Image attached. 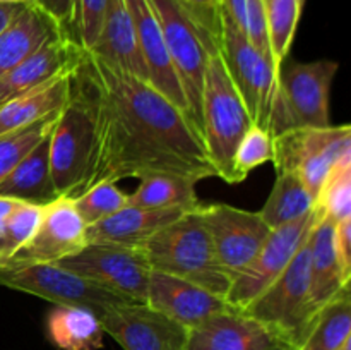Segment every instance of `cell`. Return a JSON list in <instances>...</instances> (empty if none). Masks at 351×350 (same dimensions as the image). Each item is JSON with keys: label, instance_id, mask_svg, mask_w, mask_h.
<instances>
[{"label": "cell", "instance_id": "d6986e66", "mask_svg": "<svg viewBox=\"0 0 351 350\" xmlns=\"http://www.w3.org/2000/svg\"><path fill=\"white\" fill-rule=\"evenodd\" d=\"M125 3L136 27L137 45L146 65L147 82L187 115V102L168 57L163 31L153 5L149 0H125Z\"/></svg>", "mask_w": 351, "mask_h": 350}, {"label": "cell", "instance_id": "f1b7e54d", "mask_svg": "<svg viewBox=\"0 0 351 350\" xmlns=\"http://www.w3.org/2000/svg\"><path fill=\"white\" fill-rule=\"evenodd\" d=\"M351 338L350 288L319 311L307 338L298 350H338Z\"/></svg>", "mask_w": 351, "mask_h": 350}, {"label": "cell", "instance_id": "d590c367", "mask_svg": "<svg viewBox=\"0 0 351 350\" xmlns=\"http://www.w3.org/2000/svg\"><path fill=\"white\" fill-rule=\"evenodd\" d=\"M43 213L45 206L17 201V205L14 206L3 223V237H5L7 249H9V257L29 242V239L40 226Z\"/></svg>", "mask_w": 351, "mask_h": 350}, {"label": "cell", "instance_id": "836d02e7", "mask_svg": "<svg viewBox=\"0 0 351 350\" xmlns=\"http://www.w3.org/2000/svg\"><path fill=\"white\" fill-rule=\"evenodd\" d=\"M315 209L332 223L351 218V167L332 172L319 192Z\"/></svg>", "mask_w": 351, "mask_h": 350}, {"label": "cell", "instance_id": "74e56055", "mask_svg": "<svg viewBox=\"0 0 351 350\" xmlns=\"http://www.w3.org/2000/svg\"><path fill=\"white\" fill-rule=\"evenodd\" d=\"M31 3L43 10L45 14L57 21L60 27L64 30L65 36H67V30L71 26L72 17V7H74V0H31ZM69 38V36H67Z\"/></svg>", "mask_w": 351, "mask_h": 350}, {"label": "cell", "instance_id": "9a60e30c", "mask_svg": "<svg viewBox=\"0 0 351 350\" xmlns=\"http://www.w3.org/2000/svg\"><path fill=\"white\" fill-rule=\"evenodd\" d=\"M185 350H297L273 326L230 309L189 329Z\"/></svg>", "mask_w": 351, "mask_h": 350}, {"label": "cell", "instance_id": "4fadbf2b", "mask_svg": "<svg viewBox=\"0 0 351 350\" xmlns=\"http://www.w3.org/2000/svg\"><path fill=\"white\" fill-rule=\"evenodd\" d=\"M201 216L211 237L216 259L232 281L249 266L273 232L259 211H247L223 202L201 205Z\"/></svg>", "mask_w": 351, "mask_h": 350}, {"label": "cell", "instance_id": "60d3db41", "mask_svg": "<svg viewBox=\"0 0 351 350\" xmlns=\"http://www.w3.org/2000/svg\"><path fill=\"white\" fill-rule=\"evenodd\" d=\"M17 205L16 199H10V198H0V229L3 226L5 223L7 216L10 215V211L14 209V206Z\"/></svg>", "mask_w": 351, "mask_h": 350}, {"label": "cell", "instance_id": "8fae6325", "mask_svg": "<svg viewBox=\"0 0 351 350\" xmlns=\"http://www.w3.org/2000/svg\"><path fill=\"white\" fill-rule=\"evenodd\" d=\"M93 120L81 93L71 81V96L50 134V174L58 196L74 198L88 170Z\"/></svg>", "mask_w": 351, "mask_h": 350}, {"label": "cell", "instance_id": "e0dca14e", "mask_svg": "<svg viewBox=\"0 0 351 350\" xmlns=\"http://www.w3.org/2000/svg\"><path fill=\"white\" fill-rule=\"evenodd\" d=\"M146 304L192 329L219 312L230 311L225 297L173 275L151 271Z\"/></svg>", "mask_w": 351, "mask_h": 350}, {"label": "cell", "instance_id": "277c9868", "mask_svg": "<svg viewBox=\"0 0 351 350\" xmlns=\"http://www.w3.org/2000/svg\"><path fill=\"white\" fill-rule=\"evenodd\" d=\"M160 21L173 71L187 102L192 126L202 132L201 103L208 58L218 48V34L209 31L182 0H149ZM202 137V134H201Z\"/></svg>", "mask_w": 351, "mask_h": 350}, {"label": "cell", "instance_id": "30bf717a", "mask_svg": "<svg viewBox=\"0 0 351 350\" xmlns=\"http://www.w3.org/2000/svg\"><path fill=\"white\" fill-rule=\"evenodd\" d=\"M55 264L95 281L125 301L146 304L153 268L141 247L86 244L79 253Z\"/></svg>", "mask_w": 351, "mask_h": 350}, {"label": "cell", "instance_id": "3957f363", "mask_svg": "<svg viewBox=\"0 0 351 350\" xmlns=\"http://www.w3.org/2000/svg\"><path fill=\"white\" fill-rule=\"evenodd\" d=\"M202 143L216 177L237 184L233 174L235 150L254 126L242 96L230 79L219 47L211 51L204 72L201 103Z\"/></svg>", "mask_w": 351, "mask_h": 350}, {"label": "cell", "instance_id": "7402d4cb", "mask_svg": "<svg viewBox=\"0 0 351 350\" xmlns=\"http://www.w3.org/2000/svg\"><path fill=\"white\" fill-rule=\"evenodd\" d=\"M311 301L315 311L350 288L351 271L346 270L336 249L335 223L326 216L315 222L311 232Z\"/></svg>", "mask_w": 351, "mask_h": 350}, {"label": "cell", "instance_id": "ab89813d", "mask_svg": "<svg viewBox=\"0 0 351 350\" xmlns=\"http://www.w3.org/2000/svg\"><path fill=\"white\" fill-rule=\"evenodd\" d=\"M26 3H2L0 2V31L23 10Z\"/></svg>", "mask_w": 351, "mask_h": 350}, {"label": "cell", "instance_id": "7c38bea8", "mask_svg": "<svg viewBox=\"0 0 351 350\" xmlns=\"http://www.w3.org/2000/svg\"><path fill=\"white\" fill-rule=\"evenodd\" d=\"M319 218L317 209L304 215L295 222L278 226L269 233L264 246L256 254L249 266L233 278L225 301L230 307L243 311L249 307L290 264L302 244L307 240Z\"/></svg>", "mask_w": 351, "mask_h": 350}, {"label": "cell", "instance_id": "2e32d148", "mask_svg": "<svg viewBox=\"0 0 351 350\" xmlns=\"http://www.w3.org/2000/svg\"><path fill=\"white\" fill-rule=\"evenodd\" d=\"M86 223L72 198L55 199L45 206L43 218L26 246L0 264L57 263L86 246Z\"/></svg>", "mask_w": 351, "mask_h": 350}, {"label": "cell", "instance_id": "8d00e7d4", "mask_svg": "<svg viewBox=\"0 0 351 350\" xmlns=\"http://www.w3.org/2000/svg\"><path fill=\"white\" fill-rule=\"evenodd\" d=\"M191 12L215 34L219 36V5L218 0H182Z\"/></svg>", "mask_w": 351, "mask_h": 350}, {"label": "cell", "instance_id": "d6a6232c", "mask_svg": "<svg viewBox=\"0 0 351 350\" xmlns=\"http://www.w3.org/2000/svg\"><path fill=\"white\" fill-rule=\"evenodd\" d=\"M72 201L86 225H93L127 206V194L115 182H103L72 198Z\"/></svg>", "mask_w": 351, "mask_h": 350}, {"label": "cell", "instance_id": "603a6c76", "mask_svg": "<svg viewBox=\"0 0 351 350\" xmlns=\"http://www.w3.org/2000/svg\"><path fill=\"white\" fill-rule=\"evenodd\" d=\"M58 36H65L60 24L34 3H26L0 31V75Z\"/></svg>", "mask_w": 351, "mask_h": 350}, {"label": "cell", "instance_id": "cb8c5ba5", "mask_svg": "<svg viewBox=\"0 0 351 350\" xmlns=\"http://www.w3.org/2000/svg\"><path fill=\"white\" fill-rule=\"evenodd\" d=\"M50 134L45 136L3 180H0V198L38 206H48L60 198L50 174Z\"/></svg>", "mask_w": 351, "mask_h": 350}, {"label": "cell", "instance_id": "e575fe53", "mask_svg": "<svg viewBox=\"0 0 351 350\" xmlns=\"http://www.w3.org/2000/svg\"><path fill=\"white\" fill-rule=\"evenodd\" d=\"M108 0H74L67 36L82 50L89 51L99 34Z\"/></svg>", "mask_w": 351, "mask_h": 350}, {"label": "cell", "instance_id": "5bb4252c", "mask_svg": "<svg viewBox=\"0 0 351 350\" xmlns=\"http://www.w3.org/2000/svg\"><path fill=\"white\" fill-rule=\"evenodd\" d=\"M103 331L123 350H185L189 328L144 302H125L99 316Z\"/></svg>", "mask_w": 351, "mask_h": 350}, {"label": "cell", "instance_id": "44dd1931", "mask_svg": "<svg viewBox=\"0 0 351 350\" xmlns=\"http://www.w3.org/2000/svg\"><path fill=\"white\" fill-rule=\"evenodd\" d=\"M89 51L112 67L147 81L146 65L141 57L136 27L125 0H108L99 34Z\"/></svg>", "mask_w": 351, "mask_h": 350}, {"label": "cell", "instance_id": "484cf974", "mask_svg": "<svg viewBox=\"0 0 351 350\" xmlns=\"http://www.w3.org/2000/svg\"><path fill=\"white\" fill-rule=\"evenodd\" d=\"M48 338L60 350H99L103 326L93 311L77 305H57L47 321Z\"/></svg>", "mask_w": 351, "mask_h": 350}, {"label": "cell", "instance_id": "7bdbcfd3", "mask_svg": "<svg viewBox=\"0 0 351 350\" xmlns=\"http://www.w3.org/2000/svg\"><path fill=\"white\" fill-rule=\"evenodd\" d=\"M338 350H351V338H350V340H346V342L343 343V345L339 347Z\"/></svg>", "mask_w": 351, "mask_h": 350}, {"label": "cell", "instance_id": "b9f144b4", "mask_svg": "<svg viewBox=\"0 0 351 350\" xmlns=\"http://www.w3.org/2000/svg\"><path fill=\"white\" fill-rule=\"evenodd\" d=\"M2 3H31V0H0Z\"/></svg>", "mask_w": 351, "mask_h": 350}, {"label": "cell", "instance_id": "52a82bcc", "mask_svg": "<svg viewBox=\"0 0 351 350\" xmlns=\"http://www.w3.org/2000/svg\"><path fill=\"white\" fill-rule=\"evenodd\" d=\"M307 237L283 273L249 305L247 316L283 333L297 350L307 338L319 312L311 301V244Z\"/></svg>", "mask_w": 351, "mask_h": 350}, {"label": "cell", "instance_id": "83f0119b", "mask_svg": "<svg viewBox=\"0 0 351 350\" xmlns=\"http://www.w3.org/2000/svg\"><path fill=\"white\" fill-rule=\"evenodd\" d=\"M314 208V196L295 172H276V180L259 215L274 230L302 218Z\"/></svg>", "mask_w": 351, "mask_h": 350}, {"label": "cell", "instance_id": "f546056e", "mask_svg": "<svg viewBox=\"0 0 351 350\" xmlns=\"http://www.w3.org/2000/svg\"><path fill=\"white\" fill-rule=\"evenodd\" d=\"M304 3L305 0H264L267 40H269L271 57L278 71L290 55Z\"/></svg>", "mask_w": 351, "mask_h": 350}, {"label": "cell", "instance_id": "4dcf8cb0", "mask_svg": "<svg viewBox=\"0 0 351 350\" xmlns=\"http://www.w3.org/2000/svg\"><path fill=\"white\" fill-rule=\"evenodd\" d=\"M60 113L62 108L29 126L0 134V180H3L27 153L53 130Z\"/></svg>", "mask_w": 351, "mask_h": 350}, {"label": "cell", "instance_id": "1f68e13d", "mask_svg": "<svg viewBox=\"0 0 351 350\" xmlns=\"http://www.w3.org/2000/svg\"><path fill=\"white\" fill-rule=\"evenodd\" d=\"M274 160V137L263 127L254 124L239 143L233 156V174L237 184L261 165Z\"/></svg>", "mask_w": 351, "mask_h": 350}, {"label": "cell", "instance_id": "ffe728a7", "mask_svg": "<svg viewBox=\"0 0 351 350\" xmlns=\"http://www.w3.org/2000/svg\"><path fill=\"white\" fill-rule=\"evenodd\" d=\"M189 209L194 208H139L127 205L108 218L86 226V242L141 247Z\"/></svg>", "mask_w": 351, "mask_h": 350}, {"label": "cell", "instance_id": "ac0fdd59", "mask_svg": "<svg viewBox=\"0 0 351 350\" xmlns=\"http://www.w3.org/2000/svg\"><path fill=\"white\" fill-rule=\"evenodd\" d=\"M82 55L84 50L67 36L47 41L34 54L0 75V105L40 88L58 75L74 72L81 64Z\"/></svg>", "mask_w": 351, "mask_h": 350}, {"label": "cell", "instance_id": "9c48e42d", "mask_svg": "<svg viewBox=\"0 0 351 350\" xmlns=\"http://www.w3.org/2000/svg\"><path fill=\"white\" fill-rule=\"evenodd\" d=\"M0 285L36 295L57 305L86 307L98 318L108 309L129 302L55 263L0 264Z\"/></svg>", "mask_w": 351, "mask_h": 350}, {"label": "cell", "instance_id": "4316f807", "mask_svg": "<svg viewBox=\"0 0 351 350\" xmlns=\"http://www.w3.org/2000/svg\"><path fill=\"white\" fill-rule=\"evenodd\" d=\"M197 180L175 174H154L141 178L127 205L139 208H197L201 201L195 194Z\"/></svg>", "mask_w": 351, "mask_h": 350}, {"label": "cell", "instance_id": "d4e9b609", "mask_svg": "<svg viewBox=\"0 0 351 350\" xmlns=\"http://www.w3.org/2000/svg\"><path fill=\"white\" fill-rule=\"evenodd\" d=\"M72 74H62L43 86L0 105V134L21 129L64 108L71 96Z\"/></svg>", "mask_w": 351, "mask_h": 350}, {"label": "cell", "instance_id": "6da1fadb", "mask_svg": "<svg viewBox=\"0 0 351 350\" xmlns=\"http://www.w3.org/2000/svg\"><path fill=\"white\" fill-rule=\"evenodd\" d=\"M93 120V146L77 194L103 182L154 174L216 177L189 117L147 81L86 51L72 74ZM74 196V198H75Z\"/></svg>", "mask_w": 351, "mask_h": 350}, {"label": "cell", "instance_id": "7a4b0ae2", "mask_svg": "<svg viewBox=\"0 0 351 350\" xmlns=\"http://www.w3.org/2000/svg\"><path fill=\"white\" fill-rule=\"evenodd\" d=\"M154 271L192 281L226 297L232 278L216 259L211 237L201 216V205L163 226L141 246Z\"/></svg>", "mask_w": 351, "mask_h": 350}, {"label": "cell", "instance_id": "8992f818", "mask_svg": "<svg viewBox=\"0 0 351 350\" xmlns=\"http://www.w3.org/2000/svg\"><path fill=\"white\" fill-rule=\"evenodd\" d=\"M274 168L295 172L317 202L326 180L338 168L351 167V127L293 129L274 136Z\"/></svg>", "mask_w": 351, "mask_h": 350}, {"label": "cell", "instance_id": "f35d334b", "mask_svg": "<svg viewBox=\"0 0 351 350\" xmlns=\"http://www.w3.org/2000/svg\"><path fill=\"white\" fill-rule=\"evenodd\" d=\"M335 240L343 264L351 271V218L335 223Z\"/></svg>", "mask_w": 351, "mask_h": 350}, {"label": "cell", "instance_id": "ba28073f", "mask_svg": "<svg viewBox=\"0 0 351 350\" xmlns=\"http://www.w3.org/2000/svg\"><path fill=\"white\" fill-rule=\"evenodd\" d=\"M218 47L230 79L242 96L250 119L256 126L267 130L278 84V69L273 58L257 50L247 34L221 10Z\"/></svg>", "mask_w": 351, "mask_h": 350}, {"label": "cell", "instance_id": "5b68a950", "mask_svg": "<svg viewBox=\"0 0 351 350\" xmlns=\"http://www.w3.org/2000/svg\"><path fill=\"white\" fill-rule=\"evenodd\" d=\"M338 69V62L329 58L314 62H290L287 58L278 71L276 93L267 124L271 136L293 129L331 126L329 96Z\"/></svg>", "mask_w": 351, "mask_h": 350}]
</instances>
